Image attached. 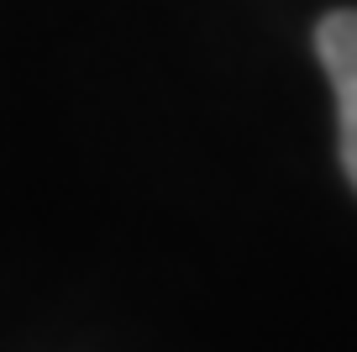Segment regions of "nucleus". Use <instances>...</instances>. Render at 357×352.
I'll list each match as a JSON object with an SVG mask.
<instances>
[{"label":"nucleus","instance_id":"1","mask_svg":"<svg viewBox=\"0 0 357 352\" xmlns=\"http://www.w3.org/2000/svg\"><path fill=\"white\" fill-rule=\"evenodd\" d=\"M315 53L336 95V147H342V174L357 189V11H331L315 27Z\"/></svg>","mask_w":357,"mask_h":352}]
</instances>
